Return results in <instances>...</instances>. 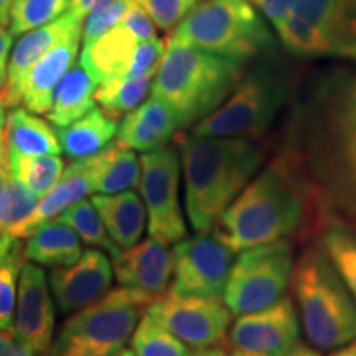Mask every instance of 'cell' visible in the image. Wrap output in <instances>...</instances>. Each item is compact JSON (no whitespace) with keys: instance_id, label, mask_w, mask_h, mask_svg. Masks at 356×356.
<instances>
[{"instance_id":"obj_40","label":"cell","mask_w":356,"mask_h":356,"mask_svg":"<svg viewBox=\"0 0 356 356\" xmlns=\"http://www.w3.org/2000/svg\"><path fill=\"white\" fill-rule=\"evenodd\" d=\"M165 43L157 37L145 40V42H139V44L136 47V51H134L129 74H142L157 71L160 61L165 55Z\"/></svg>"},{"instance_id":"obj_29","label":"cell","mask_w":356,"mask_h":356,"mask_svg":"<svg viewBox=\"0 0 356 356\" xmlns=\"http://www.w3.org/2000/svg\"><path fill=\"white\" fill-rule=\"evenodd\" d=\"M140 160L132 149L109 144L95 155V191L114 195L140 185Z\"/></svg>"},{"instance_id":"obj_6","label":"cell","mask_w":356,"mask_h":356,"mask_svg":"<svg viewBox=\"0 0 356 356\" xmlns=\"http://www.w3.org/2000/svg\"><path fill=\"white\" fill-rule=\"evenodd\" d=\"M168 42L244 65L273 50L275 38L249 0H202Z\"/></svg>"},{"instance_id":"obj_20","label":"cell","mask_w":356,"mask_h":356,"mask_svg":"<svg viewBox=\"0 0 356 356\" xmlns=\"http://www.w3.org/2000/svg\"><path fill=\"white\" fill-rule=\"evenodd\" d=\"M79 24H83V20H78L73 13L68 12L51 24L22 35L8 58L6 92H3L6 109L19 108L20 88L26 74L51 48H55L71 32V29Z\"/></svg>"},{"instance_id":"obj_13","label":"cell","mask_w":356,"mask_h":356,"mask_svg":"<svg viewBox=\"0 0 356 356\" xmlns=\"http://www.w3.org/2000/svg\"><path fill=\"white\" fill-rule=\"evenodd\" d=\"M191 348H213L228 335L231 310L221 296H180L168 291L147 309Z\"/></svg>"},{"instance_id":"obj_22","label":"cell","mask_w":356,"mask_h":356,"mask_svg":"<svg viewBox=\"0 0 356 356\" xmlns=\"http://www.w3.org/2000/svg\"><path fill=\"white\" fill-rule=\"evenodd\" d=\"M181 129L172 108L152 96L124 115L118 131V144L139 152H154L167 147Z\"/></svg>"},{"instance_id":"obj_16","label":"cell","mask_w":356,"mask_h":356,"mask_svg":"<svg viewBox=\"0 0 356 356\" xmlns=\"http://www.w3.org/2000/svg\"><path fill=\"white\" fill-rule=\"evenodd\" d=\"M113 262L101 249L89 248L70 266L51 267L48 282L61 314H74L95 304L111 291Z\"/></svg>"},{"instance_id":"obj_14","label":"cell","mask_w":356,"mask_h":356,"mask_svg":"<svg viewBox=\"0 0 356 356\" xmlns=\"http://www.w3.org/2000/svg\"><path fill=\"white\" fill-rule=\"evenodd\" d=\"M233 254L215 236L184 238L172 249L170 291L180 296H221L233 267Z\"/></svg>"},{"instance_id":"obj_39","label":"cell","mask_w":356,"mask_h":356,"mask_svg":"<svg viewBox=\"0 0 356 356\" xmlns=\"http://www.w3.org/2000/svg\"><path fill=\"white\" fill-rule=\"evenodd\" d=\"M202 0H134L159 29L172 30L185 19Z\"/></svg>"},{"instance_id":"obj_27","label":"cell","mask_w":356,"mask_h":356,"mask_svg":"<svg viewBox=\"0 0 356 356\" xmlns=\"http://www.w3.org/2000/svg\"><path fill=\"white\" fill-rule=\"evenodd\" d=\"M79 236L68 225L60 221H48L30 234L24 246L26 261L40 266H70L83 254Z\"/></svg>"},{"instance_id":"obj_45","label":"cell","mask_w":356,"mask_h":356,"mask_svg":"<svg viewBox=\"0 0 356 356\" xmlns=\"http://www.w3.org/2000/svg\"><path fill=\"white\" fill-rule=\"evenodd\" d=\"M3 92H6V78L0 74V160L7 163V145H6V102H3Z\"/></svg>"},{"instance_id":"obj_48","label":"cell","mask_w":356,"mask_h":356,"mask_svg":"<svg viewBox=\"0 0 356 356\" xmlns=\"http://www.w3.org/2000/svg\"><path fill=\"white\" fill-rule=\"evenodd\" d=\"M277 356H322L320 351H317L312 346H307L305 343H300V341H296V343L289 346L287 350H284L282 353Z\"/></svg>"},{"instance_id":"obj_41","label":"cell","mask_w":356,"mask_h":356,"mask_svg":"<svg viewBox=\"0 0 356 356\" xmlns=\"http://www.w3.org/2000/svg\"><path fill=\"white\" fill-rule=\"evenodd\" d=\"M249 2L256 6L257 10H261L262 15L273 24L275 32H277L280 26L286 24L297 0H249Z\"/></svg>"},{"instance_id":"obj_43","label":"cell","mask_w":356,"mask_h":356,"mask_svg":"<svg viewBox=\"0 0 356 356\" xmlns=\"http://www.w3.org/2000/svg\"><path fill=\"white\" fill-rule=\"evenodd\" d=\"M0 356H38L29 346L17 340L12 333L0 330Z\"/></svg>"},{"instance_id":"obj_1","label":"cell","mask_w":356,"mask_h":356,"mask_svg":"<svg viewBox=\"0 0 356 356\" xmlns=\"http://www.w3.org/2000/svg\"><path fill=\"white\" fill-rule=\"evenodd\" d=\"M317 231L304 181L277 154L222 213L211 234L233 252Z\"/></svg>"},{"instance_id":"obj_31","label":"cell","mask_w":356,"mask_h":356,"mask_svg":"<svg viewBox=\"0 0 356 356\" xmlns=\"http://www.w3.org/2000/svg\"><path fill=\"white\" fill-rule=\"evenodd\" d=\"M7 168L12 177L29 186L40 198L50 193L65 172V163L58 155H25L8 152Z\"/></svg>"},{"instance_id":"obj_44","label":"cell","mask_w":356,"mask_h":356,"mask_svg":"<svg viewBox=\"0 0 356 356\" xmlns=\"http://www.w3.org/2000/svg\"><path fill=\"white\" fill-rule=\"evenodd\" d=\"M13 35L7 32L6 25L0 24V74L7 79V66L8 58H10V50L13 43Z\"/></svg>"},{"instance_id":"obj_21","label":"cell","mask_w":356,"mask_h":356,"mask_svg":"<svg viewBox=\"0 0 356 356\" xmlns=\"http://www.w3.org/2000/svg\"><path fill=\"white\" fill-rule=\"evenodd\" d=\"M95 191V155L86 159L73 160L65 168L58 184L53 186L50 193L40 198L38 207L35 208L32 216L22 222L13 231L17 238H26L33 234L44 222L53 221L60 216L71 204L81 202L84 197Z\"/></svg>"},{"instance_id":"obj_38","label":"cell","mask_w":356,"mask_h":356,"mask_svg":"<svg viewBox=\"0 0 356 356\" xmlns=\"http://www.w3.org/2000/svg\"><path fill=\"white\" fill-rule=\"evenodd\" d=\"M134 6V0H102L97 3L83 22V47H89L102 35L121 25Z\"/></svg>"},{"instance_id":"obj_9","label":"cell","mask_w":356,"mask_h":356,"mask_svg":"<svg viewBox=\"0 0 356 356\" xmlns=\"http://www.w3.org/2000/svg\"><path fill=\"white\" fill-rule=\"evenodd\" d=\"M277 35L299 58L356 63V0H297Z\"/></svg>"},{"instance_id":"obj_51","label":"cell","mask_w":356,"mask_h":356,"mask_svg":"<svg viewBox=\"0 0 356 356\" xmlns=\"http://www.w3.org/2000/svg\"><path fill=\"white\" fill-rule=\"evenodd\" d=\"M330 356H356V340L351 341V343L341 346V348L333 350Z\"/></svg>"},{"instance_id":"obj_12","label":"cell","mask_w":356,"mask_h":356,"mask_svg":"<svg viewBox=\"0 0 356 356\" xmlns=\"http://www.w3.org/2000/svg\"><path fill=\"white\" fill-rule=\"evenodd\" d=\"M140 195L147 210L150 238L175 244L186 238V222L180 207V155L175 147L145 152L140 157Z\"/></svg>"},{"instance_id":"obj_47","label":"cell","mask_w":356,"mask_h":356,"mask_svg":"<svg viewBox=\"0 0 356 356\" xmlns=\"http://www.w3.org/2000/svg\"><path fill=\"white\" fill-rule=\"evenodd\" d=\"M20 243V238L8 233H0V264L10 256V252L17 248Z\"/></svg>"},{"instance_id":"obj_5","label":"cell","mask_w":356,"mask_h":356,"mask_svg":"<svg viewBox=\"0 0 356 356\" xmlns=\"http://www.w3.org/2000/svg\"><path fill=\"white\" fill-rule=\"evenodd\" d=\"M292 292L307 338L318 350H338L356 340V302L318 243L296 261Z\"/></svg>"},{"instance_id":"obj_37","label":"cell","mask_w":356,"mask_h":356,"mask_svg":"<svg viewBox=\"0 0 356 356\" xmlns=\"http://www.w3.org/2000/svg\"><path fill=\"white\" fill-rule=\"evenodd\" d=\"M38 203L40 197L37 193H33L15 177H8L6 193L0 204V233L13 234L22 222L32 216Z\"/></svg>"},{"instance_id":"obj_26","label":"cell","mask_w":356,"mask_h":356,"mask_svg":"<svg viewBox=\"0 0 356 356\" xmlns=\"http://www.w3.org/2000/svg\"><path fill=\"white\" fill-rule=\"evenodd\" d=\"M55 131L61 150L70 159L79 160L106 149L118 136L119 126L104 111L95 108L70 126L55 127Z\"/></svg>"},{"instance_id":"obj_54","label":"cell","mask_w":356,"mask_h":356,"mask_svg":"<svg viewBox=\"0 0 356 356\" xmlns=\"http://www.w3.org/2000/svg\"><path fill=\"white\" fill-rule=\"evenodd\" d=\"M211 356H229L226 355V351L222 348H218V346H213L211 348Z\"/></svg>"},{"instance_id":"obj_4","label":"cell","mask_w":356,"mask_h":356,"mask_svg":"<svg viewBox=\"0 0 356 356\" xmlns=\"http://www.w3.org/2000/svg\"><path fill=\"white\" fill-rule=\"evenodd\" d=\"M244 65L180 43H167L152 96L172 108L181 129L195 126L226 101L244 76Z\"/></svg>"},{"instance_id":"obj_35","label":"cell","mask_w":356,"mask_h":356,"mask_svg":"<svg viewBox=\"0 0 356 356\" xmlns=\"http://www.w3.org/2000/svg\"><path fill=\"white\" fill-rule=\"evenodd\" d=\"M73 0H13L10 7V33L22 37L40 26L51 24L68 13Z\"/></svg>"},{"instance_id":"obj_52","label":"cell","mask_w":356,"mask_h":356,"mask_svg":"<svg viewBox=\"0 0 356 356\" xmlns=\"http://www.w3.org/2000/svg\"><path fill=\"white\" fill-rule=\"evenodd\" d=\"M186 356H211V348H193L186 353Z\"/></svg>"},{"instance_id":"obj_7","label":"cell","mask_w":356,"mask_h":356,"mask_svg":"<svg viewBox=\"0 0 356 356\" xmlns=\"http://www.w3.org/2000/svg\"><path fill=\"white\" fill-rule=\"evenodd\" d=\"M157 297L119 286L66 320L44 356H114Z\"/></svg>"},{"instance_id":"obj_36","label":"cell","mask_w":356,"mask_h":356,"mask_svg":"<svg viewBox=\"0 0 356 356\" xmlns=\"http://www.w3.org/2000/svg\"><path fill=\"white\" fill-rule=\"evenodd\" d=\"M22 241L0 264V330L13 333L22 266L25 262Z\"/></svg>"},{"instance_id":"obj_15","label":"cell","mask_w":356,"mask_h":356,"mask_svg":"<svg viewBox=\"0 0 356 356\" xmlns=\"http://www.w3.org/2000/svg\"><path fill=\"white\" fill-rule=\"evenodd\" d=\"M300 317L291 297L251 314L239 315L229 330L236 350L277 356L299 341Z\"/></svg>"},{"instance_id":"obj_28","label":"cell","mask_w":356,"mask_h":356,"mask_svg":"<svg viewBox=\"0 0 356 356\" xmlns=\"http://www.w3.org/2000/svg\"><path fill=\"white\" fill-rule=\"evenodd\" d=\"M7 154L17 152L25 155H60V140L56 131L47 121L25 108H13L6 122Z\"/></svg>"},{"instance_id":"obj_2","label":"cell","mask_w":356,"mask_h":356,"mask_svg":"<svg viewBox=\"0 0 356 356\" xmlns=\"http://www.w3.org/2000/svg\"><path fill=\"white\" fill-rule=\"evenodd\" d=\"M185 208L197 234H210L222 213L257 175L267 157L261 140L197 137L178 140Z\"/></svg>"},{"instance_id":"obj_55","label":"cell","mask_w":356,"mask_h":356,"mask_svg":"<svg viewBox=\"0 0 356 356\" xmlns=\"http://www.w3.org/2000/svg\"><path fill=\"white\" fill-rule=\"evenodd\" d=\"M114 356H136V355H134V351H132V350L122 348L121 351H119V353H115Z\"/></svg>"},{"instance_id":"obj_18","label":"cell","mask_w":356,"mask_h":356,"mask_svg":"<svg viewBox=\"0 0 356 356\" xmlns=\"http://www.w3.org/2000/svg\"><path fill=\"white\" fill-rule=\"evenodd\" d=\"M81 35L83 24H79L26 74L20 88V104L25 109L35 114H47L50 111L58 84L74 65L81 50Z\"/></svg>"},{"instance_id":"obj_10","label":"cell","mask_w":356,"mask_h":356,"mask_svg":"<svg viewBox=\"0 0 356 356\" xmlns=\"http://www.w3.org/2000/svg\"><path fill=\"white\" fill-rule=\"evenodd\" d=\"M277 154L304 181L318 231L328 222L356 229V142L299 157Z\"/></svg>"},{"instance_id":"obj_8","label":"cell","mask_w":356,"mask_h":356,"mask_svg":"<svg viewBox=\"0 0 356 356\" xmlns=\"http://www.w3.org/2000/svg\"><path fill=\"white\" fill-rule=\"evenodd\" d=\"M291 92L292 81L286 73L257 68L244 74L215 113L195 124L191 136L261 140L287 104Z\"/></svg>"},{"instance_id":"obj_49","label":"cell","mask_w":356,"mask_h":356,"mask_svg":"<svg viewBox=\"0 0 356 356\" xmlns=\"http://www.w3.org/2000/svg\"><path fill=\"white\" fill-rule=\"evenodd\" d=\"M13 0H0V24L8 26L10 24V7Z\"/></svg>"},{"instance_id":"obj_3","label":"cell","mask_w":356,"mask_h":356,"mask_svg":"<svg viewBox=\"0 0 356 356\" xmlns=\"http://www.w3.org/2000/svg\"><path fill=\"white\" fill-rule=\"evenodd\" d=\"M356 142V68L314 74L293 106L280 152L307 155Z\"/></svg>"},{"instance_id":"obj_19","label":"cell","mask_w":356,"mask_h":356,"mask_svg":"<svg viewBox=\"0 0 356 356\" xmlns=\"http://www.w3.org/2000/svg\"><path fill=\"white\" fill-rule=\"evenodd\" d=\"M113 266L119 286L139 289L154 297L167 292L173 275L172 252L167 244L154 238L129 248L113 261Z\"/></svg>"},{"instance_id":"obj_17","label":"cell","mask_w":356,"mask_h":356,"mask_svg":"<svg viewBox=\"0 0 356 356\" xmlns=\"http://www.w3.org/2000/svg\"><path fill=\"white\" fill-rule=\"evenodd\" d=\"M48 284L42 267L32 261L24 262L12 335L37 355L47 353L55 332V305Z\"/></svg>"},{"instance_id":"obj_32","label":"cell","mask_w":356,"mask_h":356,"mask_svg":"<svg viewBox=\"0 0 356 356\" xmlns=\"http://www.w3.org/2000/svg\"><path fill=\"white\" fill-rule=\"evenodd\" d=\"M55 221L68 225L84 244L108 252L113 261L122 254V249L113 241L91 200L84 198L71 204L60 216L55 218Z\"/></svg>"},{"instance_id":"obj_25","label":"cell","mask_w":356,"mask_h":356,"mask_svg":"<svg viewBox=\"0 0 356 356\" xmlns=\"http://www.w3.org/2000/svg\"><path fill=\"white\" fill-rule=\"evenodd\" d=\"M97 81L81 63L73 65L58 84L48 121L55 127H66L96 108Z\"/></svg>"},{"instance_id":"obj_50","label":"cell","mask_w":356,"mask_h":356,"mask_svg":"<svg viewBox=\"0 0 356 356\" xmlns=\"http://www.w3.org/2000/svg\"><path fill=\"white\" fill-rule=\"evenodd\" d=\"M8 177H10V172H8L7 163H3L2 160H0V204H2L3 193H6V186H7Z\"/></svg>"},{"instance_id":"obj_34","label":"cell","mask_w":356,"mask_h":356,"mask_svg":"<svg viewBox=\"0 0 356 356\" xmlns=\"http://www.w3.org/2000/svg\"><path fill=\"white\" fill-rule=\"evenodd\" d=\"M131 350L136 356H186L188 348L149 312L137 323L131 337Z\"/></svg>"},{"instance_id":"obj_30","label":"cell","mask_w":356,"mask_h":356,"mask_svg":"<svg viewBox=\"0 0 356 356\" xmlns=\"http://www.w3.org/2000/svg\"><path fill=\"white\" fill-rule=\"evenodd\" d=\"M155 73L157 71L106 79L97 86L96 102H99L106 114L118 121L142 104L152 88Z\"/></svg>"},{"instance_id":"obj_46","label":"cell","mask_w":356,"mask_h":356,"mask_svg":"<svg viewBox=\"0 0 356 356\" xmlns=\"http://www.w3.org/2000/svg\"><path fill=\"white\" fill-rule=\"evenodd\" d=\"M102 0H73V6H71V13H73L74 17H76L78 20H83L86 19V15L89 12L95 8L97 3H101Z\"/></svg>"},{"instance_id":"obj_11","label":"cell","mask_w":356,"mask_h":356,"mask_svg":"<svg viewBox=\"0 0 356 356\" xmlns=\"http://www.w3.org/2000/svg\"><path fill=\"white\" fill-rule=\"evenodd\" d=\"M296 252L289 239L259 244L241 251L225 287L226 305L234 317L262 310L286 293L292 280Z\"/></svg>"},{"instance_id":"obj_23","label":"cell","mask_w":356,"mask_h":356,"mask_svg":"<svg viewBox=\"0 0 356 356\" xmlns=\"http://www.w3.org/2000/svg\"><path fill=\"white\" fill-rule=\"evenodd\" d=\"M113 241L121 249L139 244L145 229L147 210L144 200L132 190L114 195L97 193L91 198Z\"/></svg>"},{"instance_id":"obj_53","label":"cell","mask_w":356,"mask_h":356,"mask_svg":"<svg viewBox=\"0 0 356 356\" xmlns=\"http://www.w3.org/2000/svg\"><path fill=\"white\" fill-rule=\"evenodd\" d=\"M229 356H267V355H262V353H251V351H239V350H236L233 355H229Z\"/></svg>"},{"instance_id":"obj_24","label":"cell","mask_w":356,"mask_h":356,"mask_svg":"<svg viewBox=\"0 0 356 356\" xmlns=\"http://www.w3.org/2000/svg\"><path fill=\"white\" fill-rule=\"evenodd\" d=\"M137 44L139 40L121 24L89 47H83L79 63L91 73L97 84L115 76H126Z\"/></svg>"},{"instance_id":"obj_42","label":"cell","mask_w":356,"mask_h":356,"mask_svg":"<svg viewBox=\"0 0 356 356\" xmlns=\"http://www.w3.org/2000/svg\"><path fill=\"white\" fill-rule=\"evenodd\" d=\"M122 25L131 32L134 37H136L139 42H145V40L155 38L157 33H155V24L152 22L147 13L142 10L140 7L134 6L131 12L127 13V17L124 19Z\"/></svg>"},{"instance_id":"obj_33","label":"cell","mask_w":356,"mask_h":356,"mask_svg":"<svg viewBox=\"0 0 356 356\" xmlns=\"http://www.w3.org/2000/svg\"><path fill=\"white\" fill-rule=\"evenodd\" d=\"M356 302V229L341 222H328L317 241Z\"/></svg>"}]
</instances>
